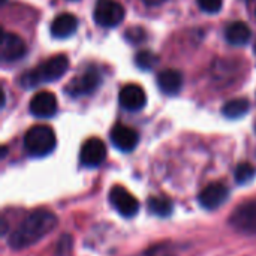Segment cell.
Segmentation results:
<instances>
[{
	"mask_svg": "<svg viewBox=\"0 0 256 256\" xmlns=\"http://www.w3.org/2000/svg\"><path fill=\"white\" fill-rule=\"evenodd\" d=\"M57 226V218L48 210H36L30 213L9 236L8 243L12 249L21 250L40 242Z\"/></svg>",
	"mask_w": 256,
	"mask_h": 256,
	"instance_id": "6da1fadb",
	"label": "cell"
},
{
	"mask_svg": "<svg viewBox=\"0 0 256 256\" xmlns=\"http://www.w3.org/2000/svg\"><path fill=\"white\" fill-rule=\"evenodd\" d=\"M69 68L68 56L57 54L45 60L42 64H39L34 69L27 70L21 76V86L24 88H33L36 86H40L42 82H51L56 80H60Z\"/></svg>",
	"mask_w": 256,
	"mask_h": 256,
	"instance_id": "7a4b0ae2",
	"label": "cell"
},
{
	"mask_svg": "<svg viewBox=\"0 0 256 256\" xmlns=\"http://www.w3.org/2000/svg\"><path fill=\"white\" fill-rule=\"evenodd\" d=\"M56 134L50 126L38 124L30 128L24 135V148L30 156L44 158L56 148Z\"/></svg>",
	"mask_w": 256,
	"mask_h": 256,
	"instance_id": "3957f363",
	"label": "cell"
},
{
	"mask_svg": "<svg viewBox=\"0 0 256 256\" xmlns=\"http://www.w3.org/2000/svg\"><path fill=\"white\" fill-rule=\"evenodd\" d=\"M100 84H102V75H100V72L98 70V68L88 66L78 76H75L69 82L66 92L70 96L78 98V96H84V94L93 93L94 90L99 88Z\"/></svg>",
	"mask_w": 256,
	"mask_h": 256,
	"instance_id": "277c9868",
	"label": "cell"
},
{
	"mask_svg": "<svg viewBox=\"0 0 256 256\" xmlns=\"http://www.w3.org/2000/svg\"><path fill=\"white\" fill-rule=\"evenodd\" d=\"M93 18L102 27H116L124 18V8L116 0H98Z\"/></svg>",
	"mask_w": 256,
	"mask_h": 256,
	"instance_id": "5b68a950",
	"label": "cell"
},
{
	"mask_svg": "<svg viewBox=\"0 0 256 256\" xmlns=\"http://www.w3.org/2000/svg\"><path fill=\"white\" fill-rule=\"evenodd\" d=\"M110 202L123 218H132L140 210V202L136 201V198L123 186L111 188Z\"/></svg>",
	"mask_w": 256,
	"mask_h": 256,
	"instance_id": "8992f818",
	"label": "cell"
},
{
	"mask_svg": "<svg viewBox=\"0 0 256 256\" xmlns=\"http://www.w3.org/2000/svg\"><path fill=\"white\" fill-rule=\"evenodd\" d=\"M106 158V146L99 138H90L87 140L80 152V160L87 168H96L99 166Z\"/></svg>",
	"mask_w": 256,
	"mask_h": 256,
	"instance_id": "52a82bcc",
	"label": "cell"
},
{
	"mask_svg": "<svg viewBox=\"0 0 256 256\" xmlns=\"http://www.w3.org/2000/svg\"><path fill=\"white\" fill-rule=\"evenodd\" d=\"M231 225L243 232L256 231V200L237 207L230 219Z\"/></svg>",
	"mask_w": 256,
	"mask_h": 256,
	"instance_id": "ba28073f",
	"label": "cell"
},
{
	"mask_svg": "<svg viewBox=\"0 0 256 256\" xmlns=\"http://www.w3.org/2000/svg\"><path fill=\"white\" fill-rule=\"evenodd\" d=\"M120 105L128 111H140L147 104V96L138 84H126L118 93Z\"/></svg>",
	"mask_w": 256,
	"mask_h": 256,
	"instance_id": "9c48e42d",
	"label": "cell"
},
{
	"mask_svg": "<svg viewBox=\"0 0 256 256\" xmlns=\"http://www.w3.org/2000/svg\"><path fill=\"white\" fill-rule=\"evenodd\" d=\"M30 112L38 118H50L57 112V99L51 92H39L30 100Z\"/></svg>",
	"mask_w": 256,
	"mask_h": 256,
	"instance_id": "30bf717a",
	"label": "cell"
},
{
	"mask_svg": "<svg viewBox=\"0 0 256 256\" xmlns=\"http://www.w3.org/2000/svg\"><path fill=\"white\" fill-rule=\"evenodd\" d=\"M228 198V189L222 183H212L206 189L201 190L198 201L200 206L206 210H216L225 204Z\"/></svg>",
	"mask_w": 256,
	"mask_h": 256,
	"instance_id": "8fae6325",
	"label": "cell"
},
{
	"mask_svg": "<svg viewBox=\"0 0 256 256\" xmlns=\"http://www.w3.org/2000/svg\"><path fill=\"white\" fill-rule=\"evenodd\" d=\"M27 52L24 40L15 33H3L0 56L3 62H16Z\"/></svg>",
	"mask_w": 256,
	"mask_h": 256,
	"instance_id": "7c38bea8",
	"label": "cell"
},
{
	"mask_svg": "<svg viewBox=\"0 0 256 256\" xmlns=\"http://www.w3.org/2000/svg\"><path fill=\"white\" fill-rule=\"evenodd\" d=\"M140 136L136 130L124 124H116L111 129V142L122 152H132L138 146Z\"/></svg>",
	"mask_w": 256,
	"mask_h": 256,
	"instance_id": "4fadbf2b",
	"label": "cell"
},
{
	"mask_svg": "<svg viewBox=\"0 0 256 256\" xmlns=\"http://www.w3.org/2000/svg\"><path fill=\"white\" fill-rule=\"evenodd\" d=\"M158 87L164 94H177L183 87V75L177 69H165L158 75Z\"/></svg>",
	"mask_w": 256,
	"mask_h": 256,
	"instance_id": "5bb4252c",
	"label": "cell"
},
{
	"mask_svg": "<svg viewBox=\"0 0 256 256\" xmlns=\"http://www.w3.org/2000/svg\"><path fill=\"white\" fill-rule=\"evenodd\" d=\"M78 28V20L72 14H60L51 22L50 32L57 39H64L72 36Z\"/></svg>",
	"mask_w": 256,
	"mask_h": 256,
	"instance_id": "9a60e30c",
	"label": "cell"
},
{
	"mask_svg": "<svg viewBox=\"0 0 256 256\" xmlns=\"http://www.w3.org/2000/svg\"><path fill=\"white\" fill-rule=\"evenodd\" d=\"M225 38L231 45H246L249 44L250 38H252V30L250 27L243 22V21H234L231 22L226 30H225Z\"/></svg>",
	"mask_w": 256,
	"mask_h": 256,
	"instance_id": "2e32d148",
	"label": "cell"
},
{
	"mask_svg": "<svg viewBox=\"0 0 256 256\" xmlns=\"http://www.w3.org/2000/svg\"><path fill=\"white\" fill-rule=\"evenodd\" d=\"M250 105H249V100L248 99H243V98H238V99H232V100H228L224 108H222V112L225 117L228 118H240L243 116L248 114Z\"/></svg>",
	"mask_w": 256,
	"mask_h": 256,
	"instance_id": "e0dca14e",
	"label": "cell"
},
{
	"mask_svg": "<svg viewBox=\"0 0 256 256\" xmlns=\"http://www.w3.org/2000/svg\"><path fill=\"white\" fill-rule=\"evenodd\" d=\"M147 207L150 210L152 214H156L159 218H166L172 213V202L166 198H160V196H152L147 201Z\"/></svg>",
	"mask_w": 256,
	"mask_h": 256,
	"instance_id": "ac0fdd59",
	"label": "cell"
},
{
	"mask_svg": "<svg viewBox=\"0 0 256 256\" xmlns=\"http://www.w3.org/2000/svg\"><path fill=\"white\" fill-rule=\"evenodd\" d=\"M135 64L141 70H150L158 64V56L152 51H140L135 56Z\"/></svg>",
	"mask_w": 256,
	"mask_h": 256,
	"instance_id": "d6986e66",
	"label": "cell"
},
{
	"mask_svg": "<svg viewBox=\"0 0 256 256\" xmlns=\"http://www.w3.org/2000/svg\"><path fill=\"white\" fill-rule=\"evenodd\" d=\"M236 182L240 183V184H246L249 183L254 176H255V168L250 165V164H240L237 168H236Z\"/></svg>",
	"mask_w": 256,
	"mask_h": 256,
	"instance_id": "ffe728a7",
	"label": "cell"
},
{
	"mask_svg": "<svg viewBox=\"0 0 256 256\" xmlns=\"http://www.w3.org/2000/svg\"><path fill=\"white\" fill-rule=\"evenodd\" d=\"M198 6L207 14H216L222 9L224 0H196Z\"/></svg>",
	"mask_w": 256,
	"mask_h": 256,
	"instance_id": "44dd1931",
	"label": "cell"
},
{
	"mask_svg": "<svg viewBox=\"0 0 256 256\" xmlns=\"http://www.w3.org/2000/svg\"><path fill=\"white\" fill-rule=\"evenodd\" d=\"M144 30L141 27H132L126 32V39L129 42H134V44H138L144 39Z\"/></svg>",
	"mask_w": 256,
	"mask_h": 256,
	"instance_id": "7402d4cb",
	"label": "cell"
},
{
	"mask_svg": "<svg viewBox=\"0 0 256 256\" xmlns=\"http://www.w3.org/2000/svg\"><path fill=\"white\" fill-rule=\"evenodd\" d=\"M148 4H154V3H159V2H162V0H146Z\"/></svg>",
	"mask_w": 256,
	"mask_h": 256,
	"instance_id": "603a6c76",
	"label": "cell"
},
{
	"mask_svg": "<svg viewBox=\"0 0 256 256\" xmlns=\"http://www.w3.org/2000/svg\"><path fill=\"white\" fill-rule=\"evenodd\" d=\"M255 132H256V123H255Z\"/></svg>",
	"mask_w": 256,
	"mask_h": 256,
	"instance_id": "cb8c5ba5",
	"label": "cell"
},
{
	"mask_svg": "<svg viewBox=\"0 0 256 256\" xmlns=\"http://www.w3.org/2000/svg\"><path fill=\"white\" fill-rule=\"evenodd\" d=\"M255 52H256V44H255Z\"/></svg>",
	"mask_w": 256,
	"mask_h": 256,
	"instance_id": "d4e9b609",
	"label": "cell"
}]
</instances>
